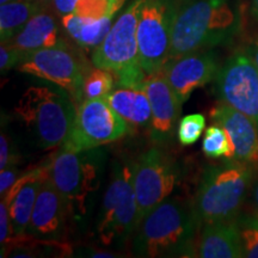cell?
<instances>
[{
	"label": "cell",
	"instance_id": "obj_19",
	"mask_svg": "<svg viewBox=\"0 0 258 258\" xmlns=\"http://www.w3.org/2000/svg\"><path fill=\"white\" fill-rule=\"evenodd\" d=\"M63 42L55 17L44 10L34 16L9 43L28 54L43 48L56 47Z\"/></svg>",
	"mask_w": 258,
	"mask_h": 258
},
{
	"label": "cell",
	"instance_id": "obj_38",
	"mask_svg": "<svg viewBox=\"0 0 258 258\" xmlns=\"http://www.w3.org/2000/svg\"><path fill=\"white\" fill-rule=\"evenodd\" d=\"M34 2H40V3H46L48 0H34Z\"/></svg>",
	"mask_w": 258,
	"mask_h": 258
},
{
	"label": "cell",
	"instance_id": "obj_20",
	"mask_svg": "<svg viewBox=\"0 0 258 258\" xmlns=\"http://www.w3.org/2000/svg\"><path fill=\"white\" fill-rule=\"evenodd\" d=\"M103 98L131 127H146L151 124L152 109L145 90L117 88Z\"/></svg>",
	"mask_w": 258,
	"mask_h": 258
},
{
	"label": "cell",
	"instance_id": "obj_15",
	"mask_svg": "<svg viewBox=\"0 0 258 258\" xmlns=\"http://www.w3.org/2000/svg\"><path fill=\"white\" fill-rule=\"evenodd\" d=\"M69 215V206L48 175L38 191L27 234L42 240L60 241L66 231Z\"/></svg>",
	"mask_w": 258,
	"mask_h": 258
},
{
	"label": "cell",
	"instance_id": "obj_31",
	"mask_svg": "<svg viewBox=\"0 0 258 258\" xmlns=\"http://www.w3.org/2000/svg\"><path fill=\"white\" fill-rule=\"evenodd\" d=\"M19 158L14 151H12L11 145H10L9 138L4 132H2L0 137V170L5 169L11 164H17Z\"/></svg>",
	"mask_w": 258,
	"mask_h": 258
},
{
	"label": "cell",
	"instance_id": "obj_29",
	"mask_svg": "<svg viewBox=\"0 0 258 258\" xmlns=\"http://www.w3.org/2000/svg\"><path fill=\"white\" fill-rule=\"evenodd\" d=\"M19 179V169L17 164H11L5 169L0 170V195L4 198L9 190L15 185V183Z\"/></svg>",
	"mask_w": 258,
	"mask_h": 258
},
{
	"label": "cell",
	"instance_id": "obj_37",
	"mask_svg": "<svg viewBox=\"0 0 258 258\" xmlns=\"http://www.w3.org/2000/svg\"><path fill=\"white\" fill-rule=\"evenodd\" d=\"M10 2H12V0H0V3H2V5H3V4H6V3H10Z\"/></svg>",
	"mask_w": 258,
	"mask_h": 258
},
{
	"label": "cell",
	"instance_id": "obj_3",
	"mask_svg": "<svg viewBox=\"0 0 258 258\" xmlns=\"http://www.w3.org/2000/svg\"><path fill=\"white\" fill-rule=\"evenodd\" d=\"M253 179V166L228 159L203 171L192 208L200 226L234 220Z\"/></svg>",
	"mask_w": 258,
	"mask_h": 258
},
{
	"label": "cell",
	"instance_id": "obj_27",
	"mask_svg": "<svg viewBox=\"0 0 258 258\" xmlns=\"http://www.w3.org/2000/svg\"><path fill=\"white\" fill-rule=\"evenodd\" d=\"M206 128V117L202 114L186 115L178 123V140L184 146L195 144Z\"/></svg>",
	"mask_w": 258,
	"mask_h": 258
},
{
	"label": "cell",
	"instance_id": "obj_18",
	"mask_svg": "<svg viewBox=\"0 0 258 258\" xmlns=\"http://www.w3.org/2000/svg\"><path fill=\"white\" fill-rule=\"evenodd\" d=\"M196 257L239 258L243 257L239 232L235 219L202 226L196 247Z\"/></svg>",
	"mask_w": 258,
	"mask_h": 258
},
{
	"label": "cell",
	"instance_id": "obj_2",
	"mask_svg": "<svg viewBox=\"0 0 258 258\" xmlns=\"http://www.w3.org/2000/svg\"><path fill=\"white\" fill-rule=\"evenodd\" d=\"M201 227L192 206L167 198L143 219L134 232L135 257H195V238Z\"/></svg>",
	"mask_w": 258,
	"mask_h": 258
},
{
	"label": "cell",
	"instance_id": "obj_11",
	"mask_svg": "<svg viewBox=\"0 0 258 258\" xmlns=\"http://www.w3.org/2000/svg\"><path fill=\"white\" fill-rule=\"evenodd\" d=\"M215 84L220 101L249 116L258 127V71L247 50L226 60L218 71Z\"/></svg>",
	"mask_w": 258,
	"mask_h": 258
},
{
	"label": "cell",
	"instance_id": "obj_36",
	"mask_svg": "<svg viewBox=\"0 0 258 258\" xmlns=\"http://www.w3.org/2000/svg\"><path fill=\"white\" fill-rule=\"evenodd\" d=\"M251 11H252L253 17L258 21V0H252V3H251Z\"/></svg>",
	"mask_w": 258,
	"mask_h": 258
},
{
	"label": "cell",
	"instance_id": "obj_34",
	"mask_svg": "<svg viewBox=\"0 0 258 258\" xmlns=\"http://www.w3.org/2000/svg\"><path fill=\"white\" fill-rule=\"evenodd\" d=\"M246 50H247V53L251 55V57H252L253 62H254V64H256V69L258 71V41L251 44V46L247 48Z\"/></svg>",
	"mask_w": 258,
	"mask_h": 258
},
{
	"label": "cell",
	"instance_id": "obj_35",
	"mask_svg": "<svg viewBox=\"0 0 258 258\" xmlns=\"http://www.w3.org/2000/svg\"><path fill=\"white\" fill-rule=\"evenodd\" d=\"M89 256L95 258H103V257H115L111 252H105V251H90Z\"/></svg>",
	"mask_w": 258,
	"mask_h": 258
},
{
	"label": "cell",
	"instance_id": "obj_14",
	"mask_svg": "<svg viewBox=\"0 0 258 258\" xmlns=\"http://www.w3.org/2000/svg\"><path fill=\"white\" fill-rule=\"evenodd\" d=\"M150 98L152 118L150 124L151 140L156 145H166L175 137L182 103L171 89L163 71L148 76L145 85Z\"/></svg>",
	"mask_w": 258,
	"mask_h": 258
},
{
	"label": "cell",
	"instance_id": "obj_22",
	"mask_svg": "<svg viewBox=\"0 0 258 258\" xmlns=\"http://www.w3.org/2000/svg\"><path fill=\"white\" fill-rule=\"evenodd\" d=\"M46 10L44 3L34 0H12L0 6V38L9 42L30 19Z\"/></svg>",
	"mask_w": 258,
	"mask_h": 258
},
{
	"label": "cell",
	"instance_id": "obj_5",
	"mask_svg": "<svg viewBox=\"0 0 258 258\" xmlns=\"http://www.w3.org/2000/svg\"><path fill=\"white\" fill-rule=\"evenodd\" d=\"M98 147L73 151L62 147L49 165V177L69 206L71 215L84 217L90 198L98 190L104 170Z\"/></svg>",
	"mask_w": 258,
	"mask_h": 258
},
{
	"label": "cell",
	"instance_id": "obj_23",
	"mask_svg": "<svg viewBox=\"0 0 258 258\" xmlns=\"http://www.w3.org/2000/svg\"><path fill=\"white\" fill-rule=\"evenodd\" d=\"M202 151L206 156L213 159H219L222 157L226 159H233V145L230 135L219 124L211 125L206 131Z\"/></svg>",
	"mask_w": 258,
	"mask_h": 258
},
{
	"label": "cell",
	"instance_id": "obj_25",
	"mask_svg": "<svg viewBox=\"0 0 258 258\" xmlns=\"http://www.w3.org/2000/svg\"><path fill=\"white\" fill-rule=\"evenodd\" d=\"M115 77L106 70H90L83 84V99L103 98L110 93L115 85Z\"/></svg>",
	"mask_w": 258,
	"mask_h": 258
},
{
	"label": "cell",
	"instance_id": "obj_12",
	"mask_svg": "<svg viewBox=\"0 0 258 258\" xmlns=\"http://www.w3.org/2000/svg\"><path fill=\"white\" fill-rule=\"evenodd\" d=\"M143 0H133L112 23L110 30L92 53L97 69L116 72L123 67L140 63L137 38L138 15Z\"/></svg>",
	"mask_w": 258,
	"mask_h": 258
},
{
	"label": "cell",
	"instance_id": "obj_7",
	"mask_svg": "<svg viewBox=\"0 0 258 258\" xmlns=\"http://www.w3.org/2000/svg\"><path fill=\"white\" fill-rule=\"evenodd\" d=\"M177 0H143L138 15L139 60L148 76L169 61Z\"/></svg>",
	"mask_w": 258,
	"mask_h": 258
},
{
	"label": "cell",
	"instance_id": "obj_17",
	"mask_svg": "<svg viewBox=\"0 0 258 258\" xmlns=\"http://www.w3.org/2000/svg\"><path fill=\"white\" fill-rule=\"evenodd\" d=\"M48 175L49 165L29 171L19 177L15 185L3 198L9 208L12 237H22L27 234L38 191Z\"/></svg>",
	"mask_w": 258,
	"mask_h": 258
},
{
	"label": "cell",
	"instance_id": "obj_21",
	"mask_svg": "<svg viewBox=\"0 0 258 258\" xmlns=\"http://www.w3.org/2000/svg\"><path fill=\"white\" fill-rule=\"evenodd\" d=\"M112 18L114 17L88 19L73 12L61 17V25L66 34L80 47L96 48L110 30Z\"/></svg>",
	"mask_w": 258,
	"mask_h": 258
},
{
	"label": "cell",
	"instance_id": "obj_4",
	"mask_svg": "<svg viewBox=\"0 0 258 258\" xmlns=\"http://www.w3.org/2000/svg\"><path fill=\"white\" fill-rule=\"evenodd\" d=\"M77 108L69 92L49 86H30L19 98L15 112L38 146L49 150L67 140L76 121Z\"/></svg>",
	"mask_w": 258,
	"mask_h": 258
},
{
	"label": "cell",
	"instance_id": "obj_24",
	"mask_svg": "<svg viewBox=\"0 0 258 258\" xmlns=\"http://www.w3.org/2000/svg\"><path fill=\"white\" fill-rule=\"evenodd\" d=\"M235 224L239 232L243 257L258 258V215L240 212L235 218Z\"/></svg>",
	"mask_w": 258,
	"mask_h": 258
},
{
	"label": "cell",
	"instance_id": "obj_10",
	"mask_svg": "<svg viewBox=\"0 0 258 258\" xmlns=\"http://www.w3.org/2000/svg\"><path fill=\"white\" fill-rule=\"evenodd\" d=\"M179 178L177 163L164 151L152 148L140 156L134 164L139 225L152 209L170 198Z\"/></svg>",
	"mask_w": 258,
	"mask_h": 258
},
{
	"label": "cell",
	"instance_id": "obj_9",
	"mask_svg": "<svg viewBox=\"0 0 258 258\" xmlns=\"http://www.w3.org/2000/svg\"><path fill=\"white\" fill-rule=\"evenodd\" d=\"M131 125L104 98L84 99L77 108L73 128L62 147L89 150L114 143L128 133Z\"/></svg>",
	"mask_w": 258,
	"mask_h": 258
},
{
	"label": "cell",
	"instance_id": "obj_28",
	"mask_svg": "<svg viewBox=\"0 0 258 258\" xmlns=\"http://www.w3.org/2000/svg\"><path fill=\"white\" fill-rule=\"evenodd\" d=\"M23 56L24 53H22L18 48L10 44L9 42H2V46H0V71L5 73L14 67L18 66Z\"/></svg>",
	"mask_w": 258,
	"mask_h": 258
},
{
	"label": "cell",
	"instance_id": "obj_30",
	"mask_svg": "<svg viewBox=\"0 0 258 258\" xmlns=\"http://www.w3.org/2000/svg\"><path fill=\"white\" fill-rule=\"evenodd\" d=\"M12 228L11 220H10V213L6 202L3 200L0 203V244H2V250L8 245L11 239Z\"/></svg>",
	"mask_w": 258,
	"mask_h": 258
},
{
	"label": "cell",
	"instance_id": "obj_6",
	"mask_svg": "<svg viewBox=\"0 0 258 258\" xmlns=\"http://www.w3.org/2000/svg\"><path fill=\"white\" fill-rule=\"evenodd\" d=\"M138 201L134 189V164L115 163L103 196L96 231L105 246H121L138 228Z\"/></svg>",
	"mask_w": 258,
	"mask_h": 258
},
{
	"label": "cell",
	"instance_id": "obj_13",
	"mask_svg": "<svg viewBox=\"0 0 258 258\" xmlns=\"http://www.w3.org/2000/svg\"><path fill=\"white\" fill-rule=\"evenodd\" d=\"M219 66L218 55L213 50H199L169 60L163 67L171 89L179 102L188 101L196 89L202 88L217 77Z\"/></svg>",
	"mask_w": 258,
	"mask_h": 258
},
{
	"label": "cell",
	"instance_id": "obj_32",
	"mask_svg": "<svg viewBox=\"0 0 258 258\" xmlns=\"http://www.w3.org/2000/svg\"><path fill=\"white\" fill-rule=\"evenodd\" d=\"M51 3L56 14L62 17V16L73 14L78 0H51Z\"/></svg>",
	"mask_w": 258,
	"mask_h": 258
},
{
	"label": "cell",
	"instance_id": "obj_33",
	"mask_svg": "<svg viewBox=\"0 0 258 258\" xmlns=\"http://www.w3.org/2000/svg\"><path fill=\"white\" fill-rule=\"evenodd\" d=\"M251 208H252V213L258 215V180L254 183L252 191H251Z\"/></svg>",
	"mask_w": 258,
	"mask_h": 258
},
{
	"label": "cell",
	"instance_id": "obj_1",
	"mask_svg": "<svg viewBox=\"0 0 258 258\" xmlns=\"http://www.w3.org/2000/svg\"><path fill=\"white\" fill-rule=\"evenodd\" d=\"M241 24L239 0H183L173 18L169 60L230 44Z\"/></svg>",
	"mask_w": 258,
	"mask_h": 258
},
{
	"label": "cell",
	"instance_id": "obj_26",
	"mask_svg": "<svg viewBox=\"0 0 258 258\" xmlns=\"http://www.w3.org/2000/svg\"><path fill=\"white\" fill-rule=\"evenodd\" d=\"M125 0H78L74 14L88 19L114 17Z\"/></svg>",
	"mask_w": 258,
	"mask_h": 258
},
{
	"label": "cell",
	"instance_id": "obj_8",
	"mask_svg": "<svg viewBox=\"0 0 258 258\" xmlns=\"http://www.w3.org/2000/svg\"><path fill=\"white\" fill-rule=\"evenodd\" d=\"M21 72L44 79L69 92L74 102L83 99V84L89 67L66 42L24 54L18 64Z\"/></svg>",
	"mask_w": 258,
	"mask_h": 258
},
{
	"label": "cell",
	"instance_id": "obj_16",
	"mask_svg": "<svg viewBox=\"0 0 258 258\" xmlns=\"http://www.w3.org/2000/svg\"><path fill=\"white\" fill-rule=\"evenodd\" d=\"M211 118L230 135L233 145L234 160L252 166L258 165V127L256 122L225 103L212 109Z\"/></svg>",
	"mask_w": 258,
	"mask_h": 258
}]
</instances>
